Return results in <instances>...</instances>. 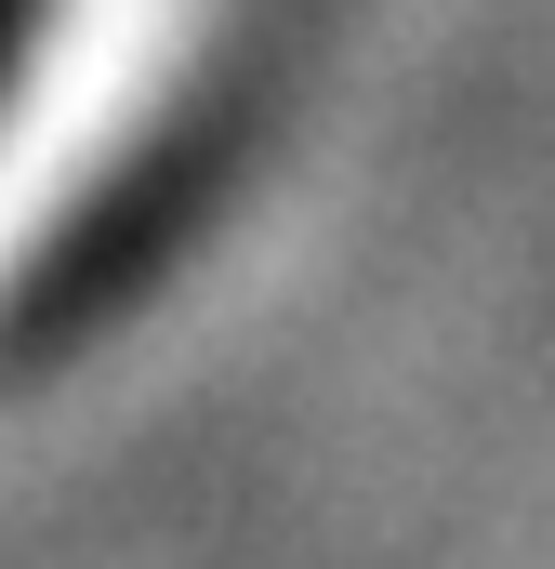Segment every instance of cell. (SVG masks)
<instances>
[{
  "instance_id": "cell-1",
  "label": "cell",
  "mask_w": 555,
  "mask_h": 569,
  "mask_svg": "<svg viewBox=\"0 0 555 569\" xmlns=\"http://www.w3.org/2000/svg\"><path fill=\"white\" fill-rule=\"evenodd\" d=\"M252 0H0V385L185 186Z\"/></svg>"
}]
</instances>
